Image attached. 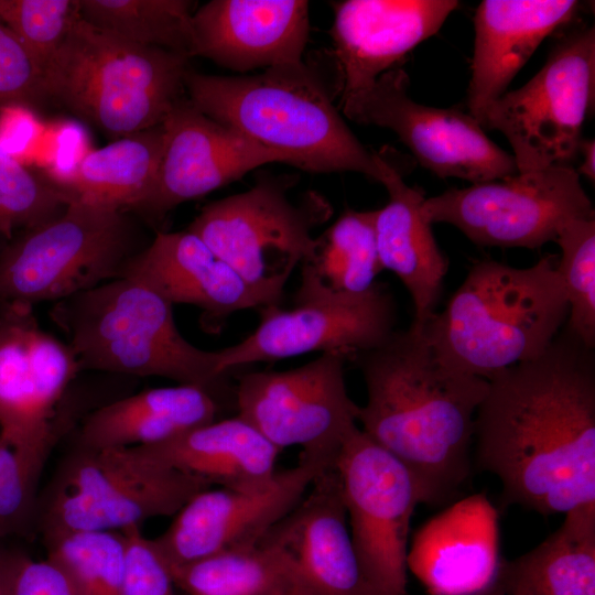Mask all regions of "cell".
<instances>
[{"mask_svg":"<svg viewBox=\"0 0 595 595\" xmlns=\"http://www.w3.org/2000/svg\"><path fill=\"white\" fill-rule=\"evenodd\" d=\"M185 91L199 111L285 155L291 165L380 181L379 153L357 139L334 106L338 89L304 62L251 76L188 71Z\"/></svg>","mask_w":595,"mask_h":595,"instance_id":"3","label":"cell"},{"mask_svg":"<svg viewBox=\"0 0 595 595\" xmlns=\"http://www.w3.org/2000/svg\"><path fill=\"white\" fill-rule=\"evenodd\" d=\"M260 312L257 328L220 350V368L234 369L313 351L355 356L382 344L396 329V304L382 283L358 295L296 302L289 310L271 305Z\"/></svg>","mask_w":595,"mask_h":595,"instance_id":"16","label":"cell"},{"mask_svg":"<svg viewBox=\"0 0 595 595\" xmlns=\"http://www.w3.org/2000/svg\"><path fill=\"white\" fill-rule=\"evenodd\" d=\"M149 244L128 212L68 203L0 253V305L56 303L123 278Z\"/></svg>","mask_w":595,"mask_h":595,"instance_id":"8","label":"cell"},{"mask_svg":"<svg viewBox=\"0 0 595 595\" xmlns=\"http://www.w3.org/2000/svg\"><path fill=\"white\" fill-rule=\"evenodd\" d=\"M169 569L187 595H305L292 558L264 542Z\"/></svg>","mask_w":595,"mask_h":595,"instance_id":"31","label":"cell"},{"mask_svg":"<svg viewBox=\"0 0 595 595\" xmlns=\"http://www.w3.org/2000/svg\"><path fill=\"white\" fill-rule=\"evenodd\" d=\"M498 512L484 494L467 496L420 527L407 567L429 595H472L497 578Z\"/></svg>","mask_w":595,"mask_h":595,"instance_id":"22","label":"cell"},{"mask_svg":"<svg viewBox=\"0 0 595 595\" xmlns=\"http://www.w3.org/2000/svg\"><path fill=\"white\" fill-rule=\"evenodd\" d=\"M37 482L39 477L0 437V540L25 533L37 519Z\"/></svg>","mask_w":595,"mask_h":595,"instance_id":"37","label":"cell"},{"mask_svg":"<svg viewBox=\"0 0 595 595\" xmlns=\"http://www.w3.org/2000/svg\"><path fill=\"white\" fill-rule=\"evenodd\" d=\"M79 364L44 331L33 307L0 305V437L40 477L63 425V404Z\"/></svg>","mask_w":595,"mask_h":595,"instance_id":"13","label":"cell"},{"mask_svg":"<svg viewBox=\"0 0 595 595\" xmlns=\"http://www.w3.org/2000/svg\"><path fill=\"white\" fill-rule=\"evenodd\" d=\"M353 361L367 390L360 430L409 469L424 504L451 499L470 475L475 415L488 380L442 364L412 325Z\"/></svg>","mask_w":595,"mask_h":595,"instance_id":"2","label":"cell"},{"mask_svg":"<svg viewBox=\"0 0 595 595\" xmlns=\"http://www.w3.org/2000/svg\"><path fill=\"white\" fill-rule=\"evenodd\" d=\"M46 99L42 68L21 41L0 22V108Z\"/></svg>","mask_w":595,"mask_h":595,"instance_id":"38","label":"cell"},{"mask_svg":"<svg viewBox=\"0 0 595 595\" xmlns=\"http://www.w3.org/2000/svg\"><path fill=\"white\" fill-rule=\"evenodd\" d=\"M576 0H484L474 15L466 110L477 120L502 96L542 41L577 21Z\"/></svg>","mask_w":595,"mask_h":595,"instance_id":"24","label":"cell"},{"mask_svg":"<svg viewBox=\"0 0 595 595\" xmlns=\"http://www.w3.org/2000/svg\"><path fill=\"white\" fill-rule=\"evenodd\" d=\"M219 397L187 385L151 388L100 404L82 420L77 447H141L217 420Z\"/></svg>","mask_w":595,"mask_h":595,"instance_id":"26","label":"cell"},{"mask_svg":"<svg viewBox=\"0 0 595 595\" xmlns=\"http://www.w3.org/2000/svg\"><path fill=\"white\" fill-rule=\"evenodd\" d=\"M78 18V0H1L0 22L21 41L43 73Z\"/></svg>","mask_w":595,"mask_h":595,"instance_id":"36","label":"cell"},{"mask_svg":"<svg viewBox=\"0 0 595 595\" xmlns=\"http://www.w3.org/2000/svg\"><path fill=\"white\" fill-rule=\"evenodd\" d=\"M337 470L348 527L363 570L378 595H407L411 517L423 502L409 469L358 428Z\"/></svg>","mask_w":595,"mask_h":595,"instance_id":"14","label":"cell"},{"mask_svg":"<svg viewBox=\"0 0 595 595\" xmlns=\"http://www.w3.org/2000/svg\"><path fill=\"white\" fill-rule=\"evenodd\" d=\"M472 595H507V593L501 581L499 580L497 575V578L490 586Z\"/></svg>","mask_w":595,"mask_h":595,"instance_id":"43","label":"cell"},{"mask_svg":"<svg viewBox=\"0 0 595 595\" xmlns=\"http://www.w3.org/2000/svg\"><path fill=\"white\" fill-rule=\"evenodd\" d=\"M340 99L366 90L434 35L456 0H345L331 3Z\"/></svg>","mask_w":595,"mask_h":595,"instance_id":"19","label":"cell"},{"mask_svg":"<svg viewBox=\"0 0 595 595\" xmlns=\"http://www.w3.org/2000/svg\"><path fill=\"white\" fill-rule=\"evenodd\" d=\"M558 256L528 268L484 259L421 328L445 366L488 380L542 355L566 323Z\"/></svg>","mask_w":595,"mask_h":595,"instance_id":"4","label":"cell"},{"mask_svg":"<svg viewBox=\"0 0 595 595\" xmlns=\"http://www.w3.org/2000/svg\"><path fill=\"white\" fill-rule=\"evenodd\" d=\"M163 151L155 183L132 213L154 223L267 163L290 160L199 111L184 96L162 123Z\"/></svg>","mask_w":595,"mask_h":595,"instance_id":"18","label":"cell"},{"mask_svg":"<svg viewBox=\"0 0 595 595\" xmlns=\"http://www.w3.org/2000/svg\"><path fill=\"white\" fill-rule=\"evenodd\" d=\"M188 57L79 18L44 69L54 99L113 140L163 123L185 96Z\"/></svg>","mask_w":595,"mask_h":595,"instance_id":"6","label":"cell"},{"mask_svg":"<svg viewBox=\"0 0 595 595\" xmlns=\"http://www.w3.org/2000/svg\"><path fill=\"white\" fill-rule=\"evenodd\" d=\"M555 242L561 250L556 270L569 304L565 327L595 349V218L570 220Z\"/></svg>","mask_w":595,"mask_h":595,"instance_id":"34","label":"cell"},{"mask_svg":"<svg viewBox=\"0 0 595 595\" xmlns=\"http://www.w3.org/2000/svg\"><path fill=\"white\" fill-rule=\"evenodd\" d=\"M304 0H213L192 18L191 57L238 73L303 62L309 39Z\"/></svg>","mask_w":595,"mask_h":595,"instance_id":"21","label":"cell"},{"mask_svg":"<svg viewBox=\"0 0 595 595\" xmlns=\"http://www.w3.org/2000/svg\"><path fill=\"white\" fill-rule=\"evenodd\" d=\"M379 158V183L389 201L375 209L378 257L382 269L393 272L408 290L414 312L411 325L421 329L435 313L448 262L422 216L423 191L404 183L403 173L385 154Z\"/></svg>","mask_w":595,"mask_h":595,"instance_id":"25","label":"cell"},{"mask_svg":"<svg viewBox=\"0 0 595 595\" xmlns=\"http://www.w3.org/2000/svg\"><path fill=\"white\" fill-rule=\"evenodd\" d=\"M212 485L169 467L140 447H77L39 502L44 540L77 531L123 532L156 517L174 516Z\"/></svg>","mask_w":595,"mask_h":595,"instance_id":"7","label":"cell"},{"mask_svg":"<svg viewBox=\"0 0 595 595\" xmlns=\"http://www.w3.org/2000/svg\"><path fill=\"white\" fill-rule=\"evenodd\" d=\"M0 9H1V0H0Z\"/></svg>","mask_w":595,"mask_h":595,"instance_id":"45","label":"cell"},{"mask_svg":"<svg viewBox=\"0 0 595 595\" xmlns=\"http://www.w3.org/2000/svg\"><path fill=\"white\" fill-rule=\"evenodd\" d=\"M163 142L160 125L90 151L69 173L50 177L67 203L133 212L155 183Z\"/></svg>","mask_w":595,"mask_h":595,"instance_id":"28","label":"cell"},{"mask_svg":"<svg viewBox=\"0 0 595 595\" xmlns=\"http://www.w3.org/2000/svg\"><path fill=\"white\" fill-rule=\"evenodd\" d=\"M409 84L401 66L390 69L366 90L340 99L342 111L357 123L392 130L439 177L475 184L518 173L512 154L491 141L466 109L419 104L410 97Z\"/></svg>","mask_w":595,"mask_h":595,"instance_id":"15","label":"cell"},{"mask_svg":"<svg viewBox=\"0 0 595 595\" xmlns=\"http://www.w3.org/2000/svg\"><path fill=\"white\" fill-rule=\"evenodd\" d=\"M126 539V567L120 595H176L170 569L152 539L140 527L122 532Z\"/></svg>","mask_w":595,"mask_h":595,"instance_id":"39","label":"cell"},{"mask_svg":"<svg viewBox=\"0 0 595 595\" xmlns=\"http://www.w3.org/2000/svg\"><path fill=\"white\" fill-rule=\"evenodd\" d=\"M421 213L430 225L450 224L477 246L529 249L555 242L570 220L595 218L580 175L564 165L450 188L425 198Z\"/></svg>","mask_w":595,"mask_h":595,"instance_id":"11","label":"cell"},{"mask_svg":"<svg viewBox=\"0 0 595 595\" xmlns=\"http://www.w3.org/2000/svg\"><path fill=\"white\" fill-rule=\"evenodd\" d=\"M474 462L501 502L541 515L595 504V354L563 328L539 357L488 379Z\"/></svg>","mask_w":595,"mask_h":595,"instance_id":"1","label":"cell"},{"mask_svg":"<svg viewBox=\"0 0 595 595\" xmlns=\"http://www.w3.org/2000/svg\"><path fill=\"white\" fill-rule=\"evenodd\" d=\"M259 542L292 558L305 595H378L354 548L335 468L321 473Z\"/></svg>","mask_w":595,"mask_h":595,"instance_id":"20","label":"cell"},{"mask_svg":"<svg viewBox=\"0 0 595 595\" xmlns=\"http://www.w3.org/2000/svg\"><path fill=\"white\" fill-rule=\"evenodd\" d=\"M140 448L159 463L198 476L212 486L246 491L272 482L281 452L239 415Z\"/></svg>","mask_w":595,"mask_h":595,"instance_id":"27","label":"cell"},{"mask_svg":"<svg viewBox=\"0 0 595 595\" xmlns=\"http://www.w3.org/2000/svg\"><path fill=\"white\" fill-rule=\"evenodd\" d=\"M44 541L47 559L63 571L77 595H120L126 567L122 532L77 531Z\"/></svg>","mask_w":595,"mask_h":595,"instance_id":"33","label":"cell"},{"mask_svg":"<svg viewBox=\"0 0 595 595\" xmlns=\"http://www.w3.org/2000/svg\"><path fill=\"white\" fill-rule=\"evenodd\" d=\"M50 317L80 371L161 377L219 398L230 390L220 350H204L184 338L173 304L139 280L119 278L56 302Z\"/></svg>","mask_w":595,"mask_h":595,"instance_id":"5","label":"cell"},{"mask_svg":"<svg viewBox=\"0 0 595 595\" xmlns=\"http://www.w3.org/2000/svg\"><path fill=\"white\" fill-rule=\"evenodd\" d=\"M375 210L346 209L315 237L310 255L301 262V282L294 303L369 291L383 270L374 229Z\"/></svg>","mask_w":595,"mask_h":595,"instance_id":"30","label":"cell"},{"mask_svg":"<svg viewBox=\"0 0 595 595\" xmlns=\"http://www.w3.org/2000/svg\"><path fill=\"white\" fill-rule=\"evenodd\" d=\"M14 595H77L63 571L50 559L26 558L18 573Z\"/></svg>","mask_w":595,"mask_h":595,"instance_id":"40","label":"cell"},{"mask_svg":"<svg viewBox=\"0 0 595 595\" xmlns=\"http://www.w3.org/2000/svg\"><path fill=\"white\" fill-rule=\"evenodd\" d=\"M575 22L561 30L541 69L479 118L484 130L506 137L518 173L572 166L578 158L595 100V29Z\"/></svg>","mask_w":595,"mask_h":595,"instance_id":"10","label":"cell"},{"mask_svg":"<svg viewBox=\"0 0 595 595\" xmlns=\"http://www.w3.org/2000/svg\"><path fill=\"white\" fill-rule=\"evenodd\" d=\"M337 351L284 371H251L237 378L238 414L282 451L300 446V456L334 468L347 439L359 428V405L348 396Z\"/></svg>","mask_w":595,"mask_h":595,"instance_id":"12","label":"cell"},{"mask_svg":"<svg viewBox=\"0 0 595 595\" xmlns=\"http://www.w3.org/2000/svg\"><path fill=\"white\" fill-rule=\"evenodd\" d=\"M125 277L143 282L173 305L198 307L202 325L209 333L217 332L235 312L275 305L187 229L156 232Z\"/></svg>","mask_w":595,"mask_h":595,"instance_id":"23","label":"cell"},{"mask_svg":"<svg viewBox=\"0 0 595 595\" xmlns=\"http://www.w3.org/2000/svg\"><path fill=\"white\" fill-rule=\"evenodd\" d=\"M291 177H261L248 191L206 205L187 227L275 305L293 270L314 246L313 229L332 214L316 192L291 199Z\"/></svg>","mask_w":595,"mask_h":595,"instance_id":"9","label":"cell"},{"mask_svg":"<svg viewBox=\"0 0 595 595\" xmlns=\"http://www.w3.org/2000/svg\"><path fill=\"white\" fill-rule=\"evenodd\" d=\"M511 595H524V594H521V593H513Z\"/></svg>","mask_w":595,"mask_h":595,"instance_id":"44","label":"cell"},{"mask_svg":"<svg viewBox=\"0 0 595 595\" xmlns=\"http://www.w3.org/2000/svg\"><path fill=\"white\" fill-rule=\"evenodd\" d=\"M87 23L129 42L191 58L194 2L188 0H78Z\"/></svg>","mask_w":595,"mask_h":595,"instance_id":"32","label":"cell"},{"mask_svg":"<svg viewBox=\"0 0 595 595\" xmlns=\"http://www.w3.org/2000/svg\"><path fill=\"white\" fill-rule=\"evenodd\" d=\"M331 469L299 456L258 490L207 488L194 495L171 524L152 539L165 563L186 564L212 554L257 544L303 498L314 479Z\"/></svg>","mask_w":595,"mask_h":595,"instance_id":"17","label":"cell"},{"mask_svg":"<svg viewBox=\"0 0 595 595\" xmlns=\"http://www.w3.org/2000/svg\"><path fill=\"white\" fill-rule=\"evenodd\" d=\"M67 201L50 176L0 147V253L20 234L58 215Z\"/></svg>","mask_w":595,"mask_h":595,"instance_id":"35","label":"cell"},{"mask_svg":"<svg viewBox=\"0 0 595 595\" xmlns=\"http://www.w3.org/2000/svg\"><path fill=\"white\" fill-rule=\"evenodd\" d=\"M578 156H581V164L576 172L578 175H583L589 182L595 181V141L594 139H583L580 144Z\"/></svg>","mask_w":595,"mask_h":595,"instance_id":"42","label":"cell"},{"mask_svg":"<svg viewBox=\"0 0 595 595\" xmlns=\"http://www.w3.org/2000/svg\"><path fill=\"white\" fill-rule=\"evenodd\" d=\"M25 559L0 544V595H14L18 573Z\"/></svg>","mask_w":595,"mask_h":595,"instance_id":"41","label":"cell"},{"mask_svg":"<svg viewBox=\"0 0 595 595\" xmlns=\"http://www.w3.org/2000/svg\"><path fill=\"white\" fill-rule=\"evenodd\" d=\"M561 526L529 552L500 562L507 595H595V504L566 513Z\"/></svg>","mask_w":595,"mask_h":595,"instance_id":"29","label":"cell"}]
</instances>
